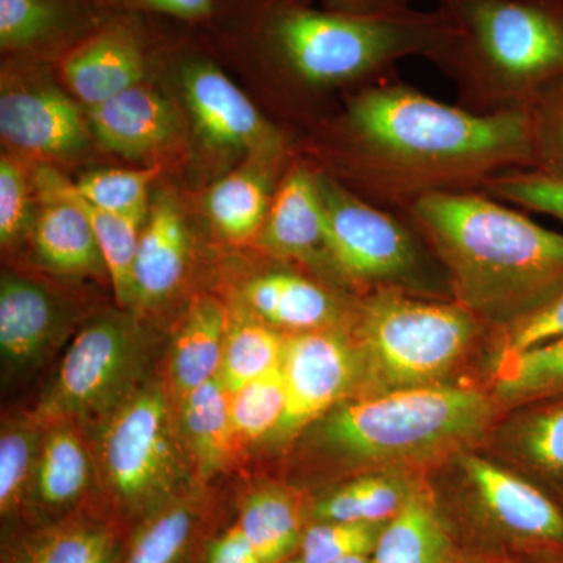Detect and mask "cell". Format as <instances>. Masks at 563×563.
I'll list each match as a JSON object with an SVG mask.
<instances>
[{
	"mask_svg": "<svg viewBox=\"0 0 563 563\" xmlns=\"http://www.w3.org/2000/svg\"><path fill=\"white\" fill-rule=\"evenodd\" d=\"M343 3H350L351 10H383L391 7L406 5L402 0H342Z\"/></svg>",
	"mask_w": 563,
	"mask_h": 563,
	"instance_id": "obj_45",
	"label": "cell"
},
{
	"mask_svg": "<svg viewBox=\"0 0 563 563\" xmlns=\"http://www.w3.org/2000/svg\"><path fill=\"white\" fill-rule=\"evenodd\" d=\"M103 422L98 461L107 490L103 506L131 529L187 490L191 455L161 383L136 388Z\"/></svg>",
	"mask_w": 563,
	"mask_h": 563,
	"instance_id": "obj_6",
	"label": "cell"
},
{
	"mask_svg": "<svg viewBox=\"0 0 563 563\" xmlns=\"http://www.w3.org/2000/svg\"><path fill=\"white\" fill-rule=\"evenodd\" d=\"M235 523L263 563H288L299 553L307 526L298 499L279 487L251 492Z\"/></svg>",
	"mask_w": 563,
	"mask_h": 563,
	"instance_id": "obj_29",
	"label": "cell"
},
{
	"mask_svg": "<svg viewBox=\"0 0 563 563\" xmlns=\"http://www.w3.org/2000/svg\"><path fill=\"white\" fill-rule=\"evenodd\" d=\"M484 191L499 201L563 222V179L559 177L537 169H515L493 177Z\"/></svg>",
	"mask_w": 563,
	"mask_h": 563,
	"instance_id": "obj_38",
	"label": "cell"
},
{
	"mask_svg": "<svg viewBox=\"0 0 563 563\" xmlns=\"http://www.w3.org/2000/svg\"><path fill=\"white\" fill-rule=\"evenodd\" d=\"M41 440L27 501L21 518L25 526L62 520L85 506L95 476L87 443L76 422L54 421Z\"/></svg>",
	"mask_w": 563,
	"mask_h": 563,
	"instance_id": "obj_17",
	"label": "cell"
},
{
	"mask_svg": "<svg viewBox=\"0 0 563 563\" xmlns=\"http://www.w3.org/2000/svg\"><path fill=\"white\" fill-rule=\"evenodd\" d=\"M280 372L287 410L277 432L292 435L328 412L347 391L357 374V357L336 333L296 332L285 340Z\"/></svg>",
	"mask_w": 563,
	"mask_h": 563,
	"instance_id": "obj_14",
	"label": "cell"
},
{
	"mask_svg": "<svg viewBox=\"0 0 563 563\" xmlns=\"http://www.w3.org/2000/svg\"><path fill=\"white\" fill-rule=\"evenodd\" d=\"M492 415V402L483 393L437 384L346 404L325 420L322 433L347 457L391 461L473 439Z\"/></svg>",
	"mask_w": 563,
	"mask_h": 563,
	"instance_id": "obj_5",
	"label": "cell"
},
{
	"mask_svg": "<svg viewBox=\"0 0 563 563\" xmlns=\"http://www.w3.org/2000/svg\"><path fill=\"white\" fill-rule=\"evenodd\" d=\"M161 173V165L133 169H95L73 184L81 198L98 209L120 217L146 220L151 206V185Z\"/></svg>",
	"mask_w": 563,
	"mask_h": 563,
	"instance_id": "obj_33",
	"label": "cell"
},
{
	"mask_svg": "<svg viewBox=\"0 0 563 563\" xmlns=\"http://www.w3.org/2000/svg\"><path fill=\"white\" fill-rule=\"evenodd\" d=\"M129 531L106 507L79 510L40 526H25L3 542L2 563H90L120 532Z\"/></svg>",
	"mask_w": 563,
	"mask_h": 563,
	"instance_id": "obj_22",
	"label": "cell"
},
{
	"mask_svg": "<svg viewBox=\"0 0 563 563\" xmlns=\"http://www.w3.org/2000/svg\"><path fill=\"white\" fill-rule=\"evenodd\" d=\"M285 336L255 318L229 325L218 380L228 393L280 368Z\"/></svg>",
	"mask_w": 563,
	"mask_h": 563,
	"instance_id": "obj_32",
	"label": "cell"
},
{
	"mask_svg": "<svg viewBox=\"0 0 563 563\" xmlns=\"http://www.w3.org/2000/svg\"><path fill=\"white\" fill-rule=\"evenodd\" d=\"M257 242L277 257L329 266L339 273L329 250L328 222L312 169L303 165L288 169L274 191Z\"/></svg>",
	"mask_w": 563,
	"mask_h": 563,
	"instance_id": "obj_20",
	"label": "cell"
},
{
	"mask_svg": "<svg viewBox=\"0 0 563 563\" xmlns=\"http://www.w3.org/2000/svg\"><path fill=\"white\" fill-rule=\"evenodd\" d=\"M151 33L144 16L111 11L91 35L58 60L60 79L87 109L146 81Z\"/></svg>",
	"mask_w": 563,
	"mask_h": 563,
	"instance_id": "obj_12",
	"label": "cell"
},
{
	"mask_svg": "<svg viewBox=\"0 0 563 563\" xmlns=\"http://www.w3.org/2000/svg\"><path fill=\"white\" fill-rule=\"evenodd\" d=\"M402 2H404V3H406V2H407V0H402Z\"/></svg>",
	"mask_w": 563,
	"mask_h": 563,
	"instance_id": "obj_49",
	"label": "cell"
},
{
	"mask_svg": "<svg viewBox=\"0 0 563 563\" xmlns=\"http://www.w3.org/2000/svg\"><path fill=\"white\" fill-rule=\"evenodd\" d=\"M357 324L363 361L384 391L439 384L477 332L476 314L462 303L422 301L398 290L374 291Z\"/></svg>",
	"mask_w": 563,
	"mask_h": 563,
	"instance_id": "obj_7",
	"label": "cell"
},
{
	"mask_svg": "<svg viewBox=\"0 0 563 563\" xmlns=\"http://www.w3.org/2000/svg\"><path fill=\"white\" fill-rule=\"evenodd\" d=\"M220 532L213 504L187 488L129 529L120 563H206Z\"/></svg>",
	"mask_w": 563,
	"mask_h": 563,
	"instance_id": "obj_18",
	"label": "cell"
},
{
	"mask_svg": "<svg viewBox=\"0 0 563 563\" xmlns=\"http://www.w3.org/2000/svg\"><path fill=\"white\" fill-rule=\"evenodd\" d=\"M455 563H514L510 559L501 558V555H488V554H476V555H462L455 561Z\"/></svg>",
	"mask_w": 563,
	"mask_h": 563,
	"instance_id": "obj_46",
	"label": "cell"
},
{
	"mask_svg": "<svg viewBox=\"0 0 563 563\" xmlns=\"http://www.w3.org/2000/svg\"><path fill=\"white\" fill-rule=\"evenodd\" d=\"M444 31L439 9L318 10L301 0H261L247 25L252 44L313 87L372 79L412 55L432 58Z\"/></svg>",
	"mask_w": 563,
	"mask_h": 563,
	"instance_id": "obj_3",
	"label": "cell"
},
{
	"mask_svg": "<svg viewBox=\"0 0 563 563\" xmlns=\"http://www.w3.org/2000/svg\"><path fill=\"white\" fill-rule=\"evenodd\" d=\"M33 176L20 155L0 157V243L11 247L31 235L36 211L32 202Z\"/></svg>",
	"mask_w": 563,
	"mask_h": 563,
	"instance_id": "obj_37",
	"label": "cell"
},
{
	"mask_svg": "<svg viewBox=\"0 0 563 563\" xmlns=\"http://www.w3.org/2000/svg\"><path fill=\"white\" fill-rule=\"evenodd\" d=\"M129 531L120 532L114 536L106 547L96 554L90 563H120L122 548H124L125 536Z\"/></svg>",
	"mask_w": 563,
	"mask_h": 563,
	"instance_id": "obj_44",
	"label": "cell"
},
{
	"mask_svg": "<svg viewBox=\"0 0 563 563\" xmlns=\"http://www.w3.org/2000/svg\"><path fill=\"white\" fill-rule=\"evenodd\" d=\"M242 299L257 320L295 332L322 331L340 317L331 292L295 273L258 274L243 285Z\"/></svg>",
	"mask_w": 563,
	"mask_h": 563,
	"instance_id": "obj_24",
	"label": "cell"
},
{
	"mask_svg": "<svg viewBox=\"0 0 563 563\" xmlns=\"http://www.w3.org/2000/svg\"><path fill=\"white\" fill-rule=\"evenodd\" d=\"M185 103L203 143L250 158H279L284 136L220 66L206 57H179Z\"/></svg>",
	"mask_w": 563,
	"mask_h": 563,
	"instance_id": "obj_11",
	"label": "cell"
},
{
	"mask_svg": "<svg viewBox=\"0 0 563 563\" xmlns=\"http://www.w3.org/2000/svg\"><path fill=\"white\" fill-rule=\"evenodd\" d=\"M63 313L46 288L3 273L0 280V351L11 368H29L38 362L60 332Z\"/></svg>",
	"mask_w": 563,
	"mask_h": 563,
	"instance_id": "obj_23",
	"label": "cell"
},
{
	"mask_svg": "<svg viewBox=\"0 0 563 563\" xmlns=\"http://www.w3.org/2000/svg\"><path fill=\"white\" fill-rule=\"evenodd\" d=\"M493 543L537 554L562 550L563 510L539 488L479 457L463 462Z\"/></svg>",
	"mask_w": 563,
	"mask_h": 563,
	"instance_id": "obj_13",
	"label": "cell"
},
{
	"mask_svg": "<svg viewBox=\"0 0 563 563\" xmlns=\"http://www.w3.org/2000/svg\"><path fill=\"white\" fill-rule=\"evenodd\" d=\"M409 488L391 477H365L346 484L314 504L312 521L387 525L410 496Z\"/></svg>",
	"mask_w": 563,
	"mask_h": 563,
	"instance_id": "obj_31",
	"label": "cell"
},
{
	"mask_svg": "<svg viewBox=\"0 0 563 563\" xmlns=\"http://www.w3.org/2000/svg\"><path fill=\"white\" fill-rule=\"evenodd\" d=\"M206 563H263L255 553L252 544L239 525L233 523L222 529V532L214 537L209 551H207Z\"/></svg>",
	"mask_w": 563,
	"mask_h": 563,
	"instance_id": "obj_43",
	"label": "cell"
},
{
	"mask_svg": "<svg viewBox=\"0 0 563 563\" xmlns=\"http://www.w3.org/2000/svg\"><path fill=\"white\" fill-rule=\"evenodd\" d=\"M47 62L7 57L0 88V135L10 151L40 161H68L90 144L79 103L55 87Z\"/></svg>",
	"mask_w": 563,
	"mask_h": 563,
	"instance_id": "obj_10",
	"label": "cell"
},
{
	"mask_svg": "<svg viewBox=\"0 0 563 563\" xmlns=\"http://www.w3.org/2000/svg\"><path fill=\"white\" fill-rule=\"evenodd\" d=\"M279 158H251L218 180L203 203L214 231L232 243L257 240L274 198L273 165Z\"/></svg>",
	"mask_w": 563,
	"mask_h": 563,
	"instance_id": "obj_26",
	"label": "cell"
},
{
	"mask_svg": "<svg viewBox=\"0 0 563 563\" xmlns=\"http://www.w3.org/2000/svg\"><path fill=\"white\" fill-rule=\"evenodd\" d=\"M233 428L240 440H258L277 431L287 410L280 368L229 393Z\"/></svg>",
	"mask_w": 563,
	"mask_h": 563,
	"instance_id": "obj_35",
	"label": "cell"
},
{
	"mask_svg": "<svg viewBox=\"0 0 563 563\" xmlns=\"http://www.w3.org/2000/svg\"><path fill=\"white\" fill-rule=\"evenodd\" d=\"M372 558L373 563H455L461 551L432 496L413 490L385 526Z\"/></svg>",
	"mask_w": 563,
	"mask_h": 563,
	"instance_id": "obj_27",
	"label": "cell"
},
{
	"mask_svg": "<svg viewBox=\"0 0 563 563\" xmlns=\"http://www.w3.org/2000/svg\"><path fill=\"white\" fill-rule=\"evenodd\" d=\"M40 422L18 421L3 426L0 435V514L2 520H20L33 470L38 457Z\"/></svg>",
	"mask_w": 563,
	"mask_h": 563,
	"instance_id": "obj_34",
	"label": "cell"
},
{
	"mask_svg": "<svg viewBox=\"0 0 563 563\" xmlns=\"http://www.w3.org/2000/svg\"><path fill=\"white\" fill-rule=\"evenodd\" d=\"M144 84L87 109L91 135L118 157L150 161L173 146L180 135L176 107Z\"/></svg>",
	"mask_w": 563,
	"mask_h": 563,
	"instance_id": "obj_19",
	"label": "cell"
},
{
	"mask_svg": "<svg viewBox=\"0 0 563 563\" xmlns=\"http://www.w3.org/2000/svg\"><path fill=\"white\" fill-rule=\"evenodd\" d=\"M65 181L46 163L33 173L40 201L31 233L36 255L46 268L66 276L107 273L98 236L87 213L66 191Z\"/></svg>",
	"mask_w": 563,
	"mask_h": 563,
	"instance_id": "obj_16",
	"label": "cell"
},
{
	"mask_svg": "<svg viewBox=\"0 0 563 563\" xmlns=\"http://www.w3.org/2000/svg\"><path fill=\"white\" fill-rule=\"evenodd\" d=\"M387 525L312 521L303 531L296 561L335 563L350 555H373Z\"/></svg>",
	"mask_w": 563,
	"mask_h": 563,
	"instance_id": "obj_36",
	"label": "cell"
},
{
	"mask_svg": "<svg viewBox=\"0 0 563 563\" xmlns=\"http://www.w3.org/2000/svg\"><path fill=\"white\" fill-rule=\"evenodd\" d=\"M406 211L474 314L514 320L563 280V233L487 192H432Z\"/></svg>",
	"mask_w": 563,
	"mask_h": 563,
	"instance_id": "obj_2",
	"label": "cell"
},
{
	"mask_svg": "<svg viewBox=\"0 0 563 563\" xmlns=\"http://www.w3.org/2000/svg\"><path fill=\"white\" fill-rule=\"evenodd\" d=\"M290 563H301V562H299V561H295V562H290Z\"/></svg>",
	"mask_w": 563,
	"mask_h": 563,
	"instance_id": "obj_48",
	"label": "cell"
},
{
	"mask_svg": "<svg viewBox=\"0 0 563 563\" xmlns=\"http://www.w3.org/2000/svg\"><path fill=\"white\" fill-rule=\"evenodd\" d=\"M495 391L504 401L563 395V336L531 350L499 355Z\"/></svg>",
	"mask_w": 563,
	"mask_h": 563,
	"instance_id": "obj_30",
	"label": "cell"
},
{
	"mask_svg": "<svg viewBox=\"0 0 563 563\" xmlns=\"http://www.w3.org/2000/svg\"><path fill=\"white\" fill-rule=\"evenodd\" d=\"M342 133L354 179L383 206L407 209L432 192L533 169L531 109L472 111L390 81L347 102Z\"/></svg>",
	"mask_w": 563,
	"mask_h": 563,
	"instance_id": "obj_1",
	"label": "cell"
},
{
	"mask_svg": "<svg viewBox=\"0 0 563 563\" xmlns=\"http://www.w3.org/2000/svg\"><path fill=\"white\" fill-rule=\"evenodd\" d=\"M177 413L188 453L203 477L231 466L242 440L233 428L229 393L220 380L188 393L179 401Z\"/></svg>",
	"mask_w": 563,
	"mask_h": 563,
	"instance_id": "obj_28",
	"label": "cell"
},
{
	"mask_svg": "<svg viewBox=\"0 0 563 563\" xmlns=\"http://www.w3.org/2000/svg\"><path fill=\"white\" fill-rule=\"evenodd\" d=\"M518 446L537 472L563 477V399L542 407L523 422Z\"/></svg>",
	"mask_w": 563,
	"mask_h": 563,
	"instance_id": "obj_39",
	"label": "cell"
},
{
	"mask_svg": "<svg viewBox=\"0 0 563 563\" xmlns=\"http://www.w3.org/2000/svg\"><path fill=\"white\" fill-rule=\"evenodd\" d=\"M191 235L168 192L151 201L132 266V307L154 309L179 290L190 263Z\"/></svg>",
	"mask_w": 563,
	"mask_h": 563,
	"instance_id": "obj_21",
	"label": "cell"
},
{
	"mask_svg": "<svg viewBox=\"0 0 563 563\" xmlns=\"http://www.w3.org/2000/svg\"><path fill=\"white\" fill-rule=\"evenodd\" d=\"M110 11L169 18L184 24H209L220 10V0H103Z\"/></svg>",
	"mask_w": 563,
	"mask_h": 563,
	"instance_id": "obj_42",
	"label": "cell"
},
{
	"mask_svg": "<svg viewBox=\"0 0 563 563\" xmlns=\"http://www.w3.org/2000/svg\"><path fill=\"white\" fill-rule=\"evenodd\" d=\"M111 13L103 0H0L7 57L60 60Z\"/></svg>",
	"mask_w": 563,
	"mask_h": 563,
	"instance_id": "obj_15",
	"label": "cell"
},
{
	"mask_svg": "<svg viewBox=\"0 0 563 563\" xmlns=\"http://www.w3.org/2000/svg\"><path fill=\"white\" fill-rule=\"evenodd\" d=\"M533 169L563 179V79L531 106Z\"/></svg>",
	"mask_w": 563,
	"mask_h": 563,
	"instance_id": "obj_40",
	"label": "cell"
},
{
	"mask_svg": "<svg viewBox=\"0 0 563 563\" xmlns=\"http://www.w3.org/2000/svg\"><path fill=\"white\" fill-rule=\"evenodd\" d=\"M563 336V280L509 321L501 354L531 350Z\"/></svg>",
	"mask_w": 563,
	"mask_h": 563,
	"instance_id": "obj_41",
	"label": "cell"
},
{
	"mask_svg": "<svg viewBox=\"0 0 563 563\" xmlns=\"http://www.w3.org/2000/svg\"><path fill=\"white\" fill-rule=\"evenodd\" d=\"M537 555V563H563V548L562 550L542 551Z\"/></svg>",
	"mask_w": 563,
	"mask_h": 563,
	"instance_id": "obj_47",
	"label": "cell"
},
{
	"mask_svg": "<svg viewBox=\"0 0 563 563\" xmlns=\"http://www.w3.org/2000/svg\"><path fill=\"white\" fill-rule=\"evenodd\" d=\"M328 222L329 250L336 272L355 284L398 290L421 282L424 258L413 233L342 181L314 173Z\"/></svg>",
	"mask_w": 563,
	"mask_h": 563,
	"instance_id": "obj_9",
	"label": "cell"
},
{
	"mask_svg": "<svg viewBox=\"0 0 563 563\" xmlns=\"http://www.w3.org/2000/svg\"><path fill=\"white\" fill-rule=\"evenodd\" d=\"M143 362V336L129 314L96 318L66 351L38 420H106L136 390Z\"/></svg>",
	"mask_w": 563,
	"mask_h": 563,
	"instance_id": "obj_8",
	"label": "cell"
},
{
	"mask_svg": "<svg viewBox=\"0 0 563 563\" xmlns=\"http://www.w3.org/2000/svg\"><path fill=\"white\" fill-rule=\"evenodd\" d=\"M446 31L432 60L484 113L531 109L563 79V5L550 0H439Z\"/></svg>",
	"mask_w": 563,
	"mask_h": 563,
	"instance_id": "obj_4",
	"label": "cell"
},
{
	"mask_svg": "<svg viewBox=\"0 0 563 563\" xmlns=\"http://www.w3.org/2000/svg\"><path fill=\"white\" fill-rule=\"evenodd\" d=\"M229 325L228 309L213 296H199L191 302L173 344L172 384L177 402L218 379Z\"/></svg>",
	"mask_w": 563,
	"mask_h": 563,
	"instance_id": "obj_25",
	"label": "cell"
}]
</instances>
